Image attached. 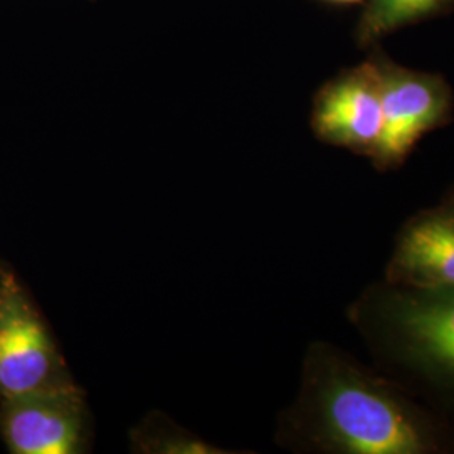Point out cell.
Returning <instances> with one entry per match:
<instances>
[{"mask_svg": "<svg viewBox=\"0 0 454 454\" xmlns=\"http://www.w3.org/2000/svg\"><path fill=\"white\" fill-rule=\"evenodd\" d=\"M290 433L320 453L454 454L453 416L326 343L309 350Z\"/></svg>", "mask_w": 454, "mask_h": 454, "instance_id": "6da1fadb", "label": "cell"}, {"mask_svg": "<svg viewBox=\"0 0 454 454\" xmlns=\"http://www.w3.org/2000/svg\"><path fill=\"white\" fill-rule=\"evenodd\" d=\"M348 320L382 372L454 418V288L377 281L350 305Z\"/></svg>", "mask_w": 454, "mask_h": 454, "instance_id": "7a4b0ae2", "label": "cell"}, {"mask_svg": "<svg viewBox=\"0 0 454 454\" xmlns=\"http://www.w3.org/2000/svg\"><path fill=\"white\" fill-rule=\"evenodd\" d=\"M380 82L382 133L371 157L380 172L403 167L418 142L453 118L450 82L436 73L399 66L384 52L371 56Z\"/></svg>", "mask_w": 454, "mask_h": 454, "instance_id": "3957f363", "label": "cell"}, {"mask_svg": "<svg viewBox=\"0 0 454 454\" xmlns=\"http://www.w3.org/2000/svg\"><path fill=\"white\" fill-rule=\"evenodd\" d=\"M311 127L330 145L372 157L382 133L379 74L371 58L326 82L315 97Z\"/></svg>", "mask_w": 454, "mask_h": 454, "instance_id": "277c9868", "label": "cell"}, {"mask_svg": "<svg viewBox=\"0 0 454 454\" xmlns=\"http://www.w3.org/2000/svg\"><path fill=\"white\" fill-rule=\"evenodd\" d=\"M384 279L409 288H454V199L414 214L401 227Z\"/></svg>", "mask_w": 454, "mask_h": 454, "instance_id": "5b68a950", "label": "cell"}, {"mask_svg": "<svg viewBox=\"0 0 454 454\" xmlns=\"http://www.w3.org/2000/svg\"><path fill=\"white\" fill-rule=\"evenodd\" d=\"M4 434L14 453H74L82 438V404L76 390L49 384L7 397Z\"/></svg>", "mask_w": 454, "mask_h": 454, "instance_id": "8992f818", "label": "cell"}, {"mask_svg": "<svg viewBox=\"0 0 454 454\" xmlns=\"http://www.w3.org/2000/svg\"><path fill=\"white\" fill-rule=\"evenodd\" d=\"M51 341L16 285L0 290V394L14 397L49 386Z\"/></svg>", "mask_w": 454, "mask_h": 454, "instance_id": "52a82bcc", "label": "cell"}, {"mask_svg": "<svg viewBox=\"0 0 454 454\" xmlns=\"http://www.w3.org/2000/svg\"><path fill=\"white\" fill-rule=\"evenodd\" d=\"M454 0H371L364 9L357 27L360 46H371L384 35L407 24L434 16Z\"/></svg>", "mask_w": 454, "mask_h": 454, "instance_id": "ba28073f", "label": "cell"}, {"mask_svg": "<svg viewBox=\"0 0 454 454\" xmlns=\"http://www.w3.org/2000/svg\"><path fill=\"white\" fill-rule=\"evenodd\" d=\"M330 2H340V4H350V2H358V0H330Z\"/></svg>", "mask_w": 454, "mask_h": 454, "instance_id": "9c48e42d", "label": "cell"}, {"mask_svg": "<svg viewBox=\"0 0 454 454\" xmlns=\"http://www.w3.org/2000/svg\"><path fill=\"white\" fill-rule=\"evenodd\" d=\"M446 195H450V197H453L454 199V187H451V189L446 192Z\"/></svg>", "mask_w": 454, "mask_h": 454, "instance_id": "30bf717a", "label": "cell"}]
</instances>
